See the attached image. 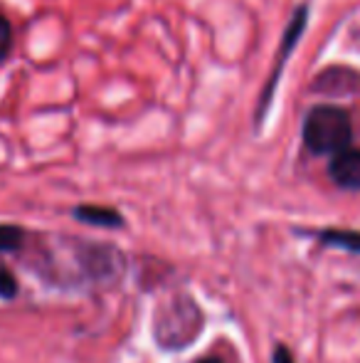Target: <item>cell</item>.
<instances>
[{
    "label": "cell",
    "instance_id": "3957f363",
    "mask_svg": "<svg viewBox=\"0 0 360 363\" xmlns=\"http://www.w3.org/2000/svg\"><path fill=\"white\" fill-rule=\"evenodd\" d=\"M328 176L343 191H360V148L348 146L331 156Z\"/></svg>",
    "mask_w": 360,
    "mask_h": 363
},
{
    "label": "cell",
    "instance_id": "ba28073f",
    "mask_svg": "<svg viewBox=\"0 0 360 363\" xmlns=\"http://www.w3.org/2000/svg\"><path fill=\"white\" fill-rule=\"evenodd\" d=\"M18 294V282L8 269H0V296L3 299H13Z\"/></svg>",
    "mask_w": 360,
    "mask_h": 363
},
{
    "label": "cell",
    "instance_id": "6da1fadb",
    "mask_svg": "<svg viewBox=\"0 0 360 363\" xmlns=\"http://www.w3.org/2000/svg\"><path fill=\"white\" fill-rule=\"evenodd\" d=\"M301 139L313 156H336L353 141L351 114L338 104L311 106L303 116Z\"/></svg>",
    "mask_w": 360,
    "mask_h": 363
},
{
    "label": "cell",
    "instance_id": "5b68a950",
    "mask_svg": "<svg viewBox=\"0 0 360 363\" xmlns=\"http://www.w3.org/2000/svg\"><path fill=\"white\" fill-rule=\"evenodd\" d=\"M318 240L323 245H331V247L360 255V230H323V233H318Z\"/></svg>",
    "mask_w": 360,
    "mask_h": 363
},
{
    "label": "cell",
    "instance_id": "7a4b0ae2",
    "mask_svg": "<svg viewBox=\"0 0 360 363\" xmlns=\"http://www.w3.org/2000/svg\"><path fill=\"white\" fill-rule=\"evenodd\" d=\"M306 25H308V3H301L296 10H294L291 18H289V25H286V30H284V35H281V43H279L277 62H274L267 84L262 86L260 101H257V124H262V121H265V116H267V111H269L274 96H277V86H279V79H281V74H284V67H286L289 57H291V52L296 50V45L301 43L303 33H306Z\"/></svg>",
    "mask_w": 360,
    "mask_h": 363
},
{
    "label": "cell",
    "instance_id": "30bf717a",
    "mask_svg": "<svg viewBox=\"0 0 360 363\" xmlns=\"http://www.w3.org/2000/svg\"><path fill=\"white\" fill-rule=\"evenodd\" d=\"M197 363H220V361H217V359H200Z\"/></svg>",
    "mask_w": 360,
    "mask_h": 363
},
{
    "label": "cell",
    "instance_id": "9c48e42d",
    "mask_svg": "<svg viewBox=\"0 0 360 363\" xmlns=\"http://www.w3.org/2000/svg\"><path fill=\"white\" fill-rule=\"evenodd\" d=\"M274 363H294V356H291V351L286 349V346H277L274 349Z\"/></svg>",
    "mask_w": 360,
    "mask_h": 363
},
{
    "label": "cell",
    "instance_id": "8992f818",
    "mask_svg": "<svg viewBox=\"0 0 360 363\" xmlns=\"http://www.w3.org/2000/svg\"><path fill=\"white\" fill-rule=\"evenodd\" d=\"M23 230L18 225H0V252H13L23 245Z\"/></svg>",
    "mask_w": 360,
    "mask_h": 363
},
{
    "label": "cell",
    "instance_id": "52a82bcc",
    "mask_svg": "<svg viewBox=\"0 0 360 363\" xmlns=\"http://www.w3.org/2000/svg\"><path fill=\"white\" fill-rule=\"evenodd\" d=\"M15 45V33H13V23H10L5 15H0V65L10 57Z\"/></svg>",
    "mask_w": 360,
    "mask_h": 363
},
{
    "label": "cell",
    "instance_id": "277c9868",
    "mask_svg": "<svg viewBox=\"0 0 360 363\" xmlns=\"http://www.w3.org/2000/svg\"><path fill=\"white\" fill-rule=\"evenodd\" d=\"M72 216L77 218L79 223L96 225V228H121V225H124L121 213L106 206H77Z\"/></svg>",
    "mask_w": 360,
    "mask_h": 363
}]
</instances>
